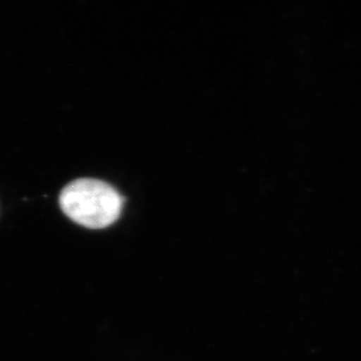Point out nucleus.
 Listing matches in <instances>:
<instances>
[{
    "label": "nucleus",
    "instance_id": "nucleus-1",
    "mask_svg": "<svg viewBox=\"0 0 361 361\" xmlns=\"http://www.w3.org/2000/svg\"><path fill=\"white\" fill-rule=\"evenodd\" d=\"M60 206L68 218L87 228L101 229L120 218L123 199L109 184L96 179H78L60 195Z\"/></svg>",
    "mask_w": 361,
    "mask_h": 361
}]
</instances>
